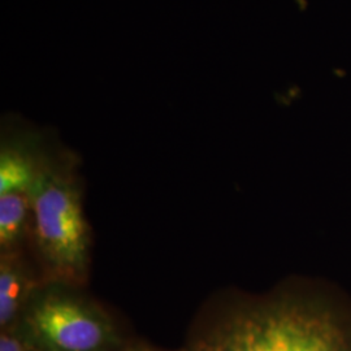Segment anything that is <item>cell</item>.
<instances>
[{
    "label": "cell",
    "mask_w": 351,
    "mask_h": 351,
    "mask_svg": "<svg viewBox=\"0 0 351 351\" xmlns=\"http://www.w3.org/2000/svg\"><path fill=\"white\" fill-rule=\"evenodd\" d=\"M29 197L42 256L58 275L80 276L88 263V228L75 185L59 172L39 168Z\"/></svg>",
    "instance_id": "1"
},
{
    "label": "cell",
    "mask_w": 351,
    "mask_h": 351,
    "mask_svg": "<svg viewBox=\"0 0 351 351\" xmlns=\"http://www.w3.org/2000/svg\"><path fill=\"white\" fill-rule=\"evenodd\" d=\"M33 343L26 336H17L10 330H5L0 336V351H32Z\"/></svg>",
    "instance_id": "7"
},
{
    "label": "cell",
    "mask_w": 351,
    "mask_h": 351,
    "mask_svg": "<svg viewBox=\"0 0 351 351\" xmlns=\"http://www.w3.org/2000/svg\"><path fill=\"white\" fill-rule=\"evenodd\" d=\"M33 282L20 261L3 252L0 262V326L8 329L24 313L33 295Z\"/></svg>",
    "instance_id": "4"
},
{
    "label": "cell",
    "mask_w": 351,
    "mask_h": 351,
    "mask_svg": "<svg viewBox=\"0 0 351 351\" xmlns=\"http://www.w3.org/2000/svg\"><path fill=\"white\" fill-rule=\"evenodd\" d=\"M191 351H339L326 328L289 307L239 315L213 328Z\"/></svg>",
    "instance_id": "2"
},
{
    "label": "cell",
    "mask_w": 351,
    "mask_h": 351,
    "mask_svg": "<svg viewBox=\"0 0 351 351\" xmlns=\"http://www.w3.org/2000/svg\"><path fill=\"white\" fill-rule=\"evenodd\" d=\"M25 336L39 351H106L114 333L101 311L73 294H33L24 310Z\"/></svg>",
    "instance_id": "3"
},
{
    "label": "cell",
    "mask_w": 351,
    "mask_h": 351,
    "mask_svg": "<svg viewBox=\"0 0 351 351\" xmlns=\"http://www.w3.org/2000/svg\"><path fill=\"white\" fill-rule=\"evenodd\" d=\"M29 213H32L29 193L0 195V246L3 252L21 239Z\"/></svg>",
    "instance_id": "5"
},
{
    "label": "cell",
    "mask_w": 351,
    "mask_h": 351,
    "mask_svg": "<svg viewBox=\"0 0 351 351\" xmlns=\"http://www.w3.org/2000/svg\"><path fill=\"white\" fill-rule=\"evenodd\" d=\"M37 172V167L26 154L16 149H4L0 154V195L29 193Z\"/></svg>",
    "instance_id": "6"
}]
</instances>
